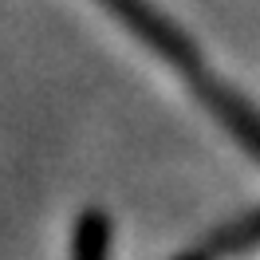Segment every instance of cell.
Here are the masks:
<instances>
[{"label": "cell", "mask_w": 260, "mask_h": 260, "mask_svg": "<svg viewBox=\"0 0 260 260\" xmlns=\"http://www.w3.org/2000/svg\"><path fill=\"white\" fill-rule=\"evenodd\" d=\"M99 4H103V8H107V12H111V16L118 20V24H122V28H126L146 51H154V55L162 59L166 71H174V75H178V79L185 83L209 111H217V118L241 138L244 146L260 154V122L244 111L241 99L233 95L229 87H221V83L213 79V71L205 67V59L193 51V44L166 20L150 0H99Z\"/></svg>", "instance_id": "1"}]
</instances>
